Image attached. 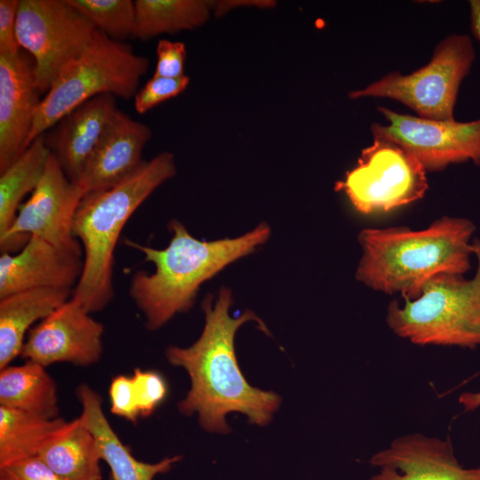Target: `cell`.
<instances>
[{
    "instance_id": "obj_29",
    "label": "cell",
    "mask_w": 480,
    "mask_h": 480,
    "mask_svg": "<svg viewBox=\"0 0 480 480\" xmlns=\"http://www.w3.org/2000/svg\"><path fill=\"white\" fill-rule=\"evenodd\" d=\"M156 57L154 77L177 78L185 76L187 50L184 43L159 40L156 45Z\"/></svg>"
},
{
    "instance_id": "obj_20",
    "label": "cell",
    "mask_w": 480,
    "mask_h": 480,
    "mask_svg": "<svg viewBox=\"0 0 480 480\" xmlns=\"http://www.w3.org/2000/svg\"><path fill=\"white\" fill-rule=\"evenodd\" d=\"M37 456L65 480L102 479L95 438L80 417L68 421Z\"/></svg>"
},
{
    "instance_id": "obj_8",
    "label": "cell",
    "mask_w": 480,
    "mask_h": 480,
    "mask_svg": "<svg viewBox=\"0 0 480 480\" xmlns=\"http://www.w3.org/2000/svg\"><path fill=\"white\" fill-rule=\"evenodd\" d=\"M97 28L68 0H20L17 41L32 57L40 93L94 41Z\"/></svg>"
},
{
    "instance_id": "obj_5",
    "label": "cell",
    "mask_w": 480,
    "mask_h": 480,
    "mask_svg": "<svg viewBox=\"0 0 480 480\" xmlns=\"http://www.w3.org/2000/svg\"><path fill=\"white\" fill-rule=\"evenodd\" d=\"M473 244L477 265L471 278L441 273L416 299L389 303L386 321L396 335L420 346H480V238Z\"/></svg>"
},
{
    "instance_id": "obj_21",
    "label": "cell",
    "mask_w": 480,
    "mask_h": 480,
    "mask_svg": "<svg viewBox=\"0 0 480 480\" xmlns=\"http://www.w3.org/2000/svg\"><path fill=\"white\" fill-rule=\"evenodd\" d=\"M0 405L54 419L59 417L57 386L44 366L26 361L0 370Z\"/></svg>"
},
{
    "instance_id": "obj_11",
    "label": "cell",
    "mask_w": 480,
    "mask_h": 480,
    "mask_svg": "<svg viewBox=\"0 0 480 480\" xmlns=\"http://www.w3.org/2000/svg\"><path fill=\"white\" fill-rule=\"evenodd\" d=\"M377 110L388 124L372 123L374 139L394 142L412 153L427 172L454 164H480V118L469 122L438 121L400 114L383 106Z\"/></svg>"
},
{
    "instance_id": "obj_33",
    "label": "cell",
    "mask_w": 480,
    "mask_h": 480,
    "mask_svg": "<svg viewBox=\"0 0 480 480\" xmlns=\"http://www.w3.org/2000/svg\"><path fill=\"white\" fill-rule=\"evenodd\" d=\"M470 29L474 37L480 44V0H469Z\"/></svg>"
},
{
    "instance_id": "obj_12",
    "label": "cell",
    "mask_w": 480,
    "mask_h": 480,
    "mask_svg": "<svg viewBox=\"0 0 480 480\" xmlns=\"http://www.w3.org/2000/svg\"><path fill=\"white\" fill-rule=\"evenodd\" d=\"M104 325L72 297L28 332L20 356L44 367L89 366L103 353Z\"/></svg>"
},
{
    "instance_id": "obj_4",
    "label": "cell",
    "mask_w": 480,
    "mask_h": 480,
    "mask_svg": "<svg viewBox=\"0 0 480 480\" xmlns=\"http://www.w3.org/2000/svg\"><path fill=\"white\" fill-rule=\"evenodd\" d=\"M175 174L174 156L162 152L113 188L82 197L73 234L83 248L84 267L71 297L89 313L103 310L114 297V252L127 220Z\"/></svg>"
},
{
    "instance_id": "obj_22",
    "label": "cell",
    "mask_w": 480,
    "mask_h": 480,
    "mask_svg": "<svg viewBox=\"0 0 480 480\" xmlns=\"http://www.w3.org/2000/svg\"><path fill=\"white\" fill-rule=\"evenodd\" d=\"M67 422L0 405V467L38 455Z\"/></svg>"
},
{
    "instance_id": "obj_31",
    "label": "cell",
    "mask_w": 480,
    "mask_h": 480,
    "mask_svg": "<svg viewBox=\"0 0 480 480\" xmlns=\"http://www.w3.org/2000/svg\"><path fill=\"white\" fill-rule=\"evenodd\" d=\"M20 0H0V54L16 55L20 46L16 36Z\"/></svg>"
},
{
    "instance_id": "obj_10",
    "label": "cell",
    "mask_w": 480,
    "mask_h": 480,
    "mask_svg": "<svg viewBox=\"0 0 480 480\" xmlns=\"http://www.w3.org/2000/svg\"><path fill=\"white\" fill-rule=\"evenodd\" d=\"M83 196L51 151L38 185L20 205L12 227L0 236L1 253H15L30 236H36L84 256L82 245L73 234L74 217Z\"/></svg>"
},
{
    "instance_id": "obj_19",
    "label": "cell",
    "mask_w": 480,
    "mask_h": 480,
    "mask_svg": "<svg viewBox=\"0 0 480 480\" xmlns=\"http://www.w3.org/2000/svg\"><path fill=\"white\" fill-rule=\"evenodd\" d=\"M72 290L39 288L0 299V370L20 356L26 333L72 296Z\"/></svg>"
},
{
    "instance_id": "obj_3",
    "label": "cell",
    "mask_w": 480,
    "mask_h": 480,
    "mask_svg": "<svg viewBox=\"0 0 480 480\" xmlns=\"http://www.w3.org/2000/svg\"><path fill=\"white\" fill-rule=\"evenodd\" d=\"M475 224L461 217H442L428 228H365L358 236L362 257L356 279L366 286L403 299H416L424 284L441 273L463 276L474 256Z\"/></svg>"
},
{
    "instance_id": "obj_28",
    "label": "cell",
    "mask_w": 480,
    "mask_h": 480,
    "mask_svg": "<svg viewBox=\"0 0 480 480\" xmlns=\"http://www.w3.org/2000/svg\"><path fill=\"white\" fill-rule=\"evenodd\" d=\"M108 393L111 412L131 422H136L140 414L132 376L114 377Z\"/></svg>"
},
{
    "instance_id": "obj_30",
    "label": "cell",
    "mask_w": 480,
    "mask_h": 480,
    "mask_svg": "<svg viewBox=\"0 0 480 480\" xmlns=\"http://www.w3.org/2000/svg\"><path fill=\"white\" fill-rule=\"evenodd\" d=\"M0 480H65L40 457L32 456L0 467Z\"/></svg>"
},
{
    "instance_id": "obj_24",
    "label": "cell",
    "mask_w": 480,
    "mask_h": 480,
    "mask_svg": "<svg viewBox=\"0 0 480 480\" xmlns=\"http://www.w3.org/2000/svg\"><path fill=\"white\" fill-rule=\"evenodd\" d=\"M211 1L137 0L134 37L148 40L204 25L210 17Z\"/></svg>"
},
{
    "instance_id": "obj_18",
    "label": "cell",
    "mask_w": 480,
    "mask_h": 480,
    "mask_svg": "<svg viewBox=\"0 0 480 480\" xmlns=\"http://www.w3.org/2000/svg\"><path fill=\"white\" fill-rule=\"evenodd\" d=\"M76 393L82 408L79 417L92 433L100 457L108 466L112 480H154L181 460V455L165 457L153 463L137 460L108 422L100 394L87 384L79 385Z\"/></svg>"
},
{
    "instance_id": "obj_7",
    "label": "cell",
    "mask_w": 480,
    "mask_h": 480,
    "mask_svg": "<svg viewBox=\"0 0 480 480\" xmlns=\"http://www.w3.org/2000/svg\"><path fill=\"white\" fill-rule=\"evenodd\" d=\"M476 59L467 34L452 33L435 46L429 61L410 74L390 72L348 98H387L405 105L425 119L452 121L459 91Z\"/></svg>"
},
{
    "instance_id": "obj_25",
    "label": "cell",
    "mask_w": 480,
    "mask_h": 480,
    "mask_svg": "<svg viewBox=\"0 0 480 480\" xmlns=\"http://www.w3.org/2000/svg\"><path fill=\"white\" fill-rule=\"evenodd\" d=\"M100 31L123 42L134 37L135 2L132 0H68Z\"/></svg>"
},
{
    "instance_id": "obj_15",
    "label": "cell",
    "mask_w": 480,
    "mask_h": 480,
    "mask_svg": "<svg viewBox=\"0 0 480 480\" xmlns=\"http://www.w3.org/2000/svg\"><path fill=\"white\" fill-rule=\"evenodd\" d=\"M84 256L30 236L16 253L0 257V299L39 289L74 290L83 272Z\"/></svg>"
},
{
    "instance_id": "obj_13",
    "label": "cell",
    "mask_w": 480,
    "mask_h": 480,
    "mask_svg": "<svg viewBox=\"0 0 480 480\" xmlns=\"http://www.w3.org/2000/svg\"><path fill=\"white\" fill-rule=\"evenodd\" d=\"M369 463L377 471L368 480H480V466L464 468L449 437L421 433L398 436Z\"/></svg>"
},
{
    "instance_id": "obj_1",
    "label": "cell",
    "mask_w": 480,
    "mask_h": 480,
    "mask_svg": "<svg viewBox=\"0 0 480 480\" xmlns=\"http://www.w3.org/2000/svg\"><path fill=\"white\" fill-rule=\"evenodd\" d=\"M212 300L207 296L203 301L204 326L197 340L187 348L170 346L165 350L168 362L183 368L190 380L179 411L188 416L196 413L200 426L212 433L230 431L226 421L230 412L243 413L250 423L265 426L279 408L281 397L249 384L238 365L235 336L248 321L257 322L265 332L268 329L251 310L236 318L229 315L230 289L221 288L214 303Z\"/></svg>"
},
{
    "instance_id": "obj_14",
    "label": "cell",
    "mask_w": 480,
    "mask_h": 480,
    "mask_svg": "<svg viewBox=\"0 0 480 480\" xmlns=\"http://www.w3.org/2000/svg\"><path fill=\"white\" fill-rule=\"evenodd\" d=\"M40 94L28 55L0 54V173L27 149Z\"/></svg>"
},
{
    "instance_id": "obj_32",
    "label": "cell",
    "mask_w": 480,
    "mask_h": 480,
    "mask_svg": "<svg viewBox=\"0 0 480 480\" xmlns=\"http://www.w3.org/2000/svg\"><path fill=\"white\" fill-rule=\"evenodd\" d=\"M212 9L214 11L216 16H221L229 11L232 7L239 6L241 4H257L259 6L268 7L274 4L271 1H211Z\"/></svg>"
},
{
    "instance_id": "obj_34",
    "label": "cell",
    "mask_w": 480,
    "mask_h": 480,
    "mask_svg": "<svg viewBox=\"0 0 480 480\" xmlns=\"http://www.w3.org/2000/svg\"><path fill=\"white\" fill-rule=\"evenodd\" d=\"M459 403L465 412H473L480 407V391L464 392L459 397Z\"/></svg>"
},
{
    "instance_id": "obj_27",
    "label": "cell",
    "mask_w": 480,
    "mask_h": 480,
    "mask_svg": "<svg viewBox=\"0 0 480 480\" xmlns=\"http://www.w3.org/2000/svg\"><path fill=\"white\" fill-rule=\"evenodd\" d=\"M189 84V77L177 78L152 76L134 96V108L138 114H144L158 104L176 97Z\"/></svg>"
},
{
    "instance_id": "obj_26",
    "label": "cell",
    "mask_w": 480,
    "mask_h": 480,
    "mask_svg": "<svg viewBox=\"0 0 480 480\" xmlns=\"http://www.w3.org/2000/svg\"><path fill=\"white\" fill-rule=\"evenodd\" d=\"M132 378L140 414L148 417L165 400L168 395L167 382L159 372L140 368L133 371Z\"/></svg>"
},
{
    "instance_id": "obj_23",
    "label": "cell",
    "mask_w": 480,
    "mask_h": 480,
    "mask_svg": "<svg viewBox=\"0 0 480 480\" xmlns=\"http://www.w3.org/2000/svg\"><path fill=\"white\" fill-rule=\"evenodd\" d=\"M51 154L43 135L0 173V236L12 227L23 198L38 185Z\"/></svg>"
},
{
    "instance_id": "obj_9",
    "label": "cell",
    "mask_w": 480,
    "mask_h": 480,
    "mask_svg": "<svg viewBox=\"0 0 480 480\" xmlns=\"http://www.w3.org/2000/svg\"><path fill=\"white\" fill-rule=\"evenodd\" d=\"M427 171L401 146L381 139L361 152L357 164L335 184L362 214L388 212L422 198Z\"/></svg>"
},
{
    "instance_id": "obj_2",
    "label": "cell",
    "mask_w": 480,
    "mask_h": 480,
    "mask_svg": "<svg viewBox=\"0 0 480 480\" xmlns=\"http://www.w3.org/2000/svg\"><path fill=\"white\" fill-rule=\"evenodd\" d=\"M168 228L172 238L164 249L125 241L156 267L152 274L138 270L129 286L130 296L141 312L146 328L152 331L164 325L175 315L189 310L205 281L252 252L270 235L265 223L241 236L211 242L194 237L177 220H172Z\"/></svg>"
},
{
    "instance_id": "obj_6",
    "label": "cell",
    "mask_w": 480,
    "mask_h": 480,
    "mask_svg": "<svg viewBox=\"0 0 480 480\" xmlns=\"http://www.w3.org/2000/svg\"><path fill=\"white\" fill-rule=\"evenodd\" d=\"M148 66V60L137 54L130 44L97 29L90 47L65 67L41 99L27 148L63 116L98 95L134 98Z\"/></svg>"
},
{
    "instance_id": "obj_17",
    "label": "cell",
    "mask_w": 480,
    "mask_h": 480,
    "mask_svg": "<svg viewBox=\"0 0 480 480\" xmlns=\"http://www.w3.org/2000/svg\"><path fill=\"white\" fill-rule=\"evenodd\" d=\"M118 108L112 94L98 95L78 106L58 123L47 141L67 177L74 183L84 167Z\"/></svg>"
},
{
    "instance_id": "obj_16",
    "label": "cell",
    "mask_w": 480,
    "mask_h": 480,
    "mask_svg": "<svg viewBox=\"0 0 480 480\" xmlns=\"http://www.w3.org/2000/svg\"><path fill=\"white\" fill-rule=\"evenodd\" d=\"M151 136L147 124L118 109L76 183L83 195L108 189L132 175L144 162L142 150Z\"/></svg>"
}]
</instances>
